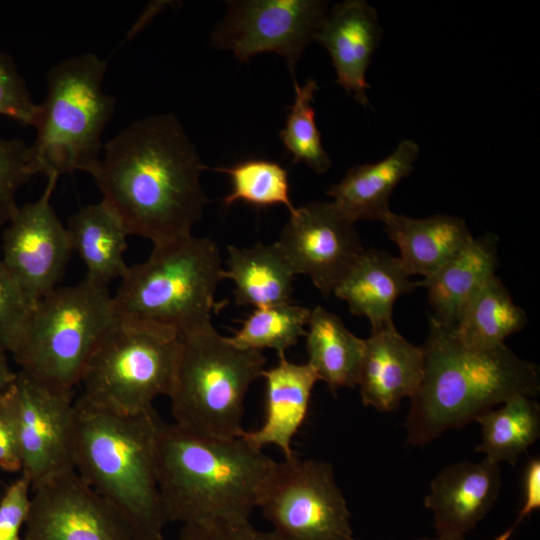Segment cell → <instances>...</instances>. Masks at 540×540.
I'll use <instances>...</instances> for the list:
<instances>
[{
	"mask_svg": "<svg viewBox=\"0 0 540 540\" xmlns=\"http://www.w3.org/2000/svg\"><path fill=\"white\" fill-rule=\"evenodd\" d=\"M311 309L292 302L255 308L230 340L244 349L274 350L278 357L306 335Z\"/></svg>",
	"mask_w": 540,
	"mask_h": 540,
	"instance_id": "29",
	"label": "cell"
},
{
	"mask_svg": "<svg viewBox=\"0 0 540 540\" xmlns=\"http://www.w3.org/2000/svg\"><path fill=\"white\" fill-rule=\"evenodd\" d=\"M34 302L0 262V351L13 354L25 333Z\"/></svg>",
	"mask_w": 540,
	"mask_h": 540,
	"instance_id": "33",
	"label": "cell"
},
{
	"mask_svg": "<svg viewBox=\"0 0 540 540\" xmlns=\"http://www.w3.org/2000/svg\"><path fill=\"white\" fill-rule=\"evenodd\" d=\"M523 504L514 523L495 540H509L515 529L533 511L540 507V459L532 458L527 463L523 478Z\"/></svg>",
	"mask_w": 540,
	"mask_h": 540,
	"instance_id": "38",
	"label": "cell"
},
{
	"mask_svg": "<svg viewBox=\"0 0 540 540\" xmlns=\"http://www.w3.org/2000/svg\"><path fill=\"white\" fill-rule=\"evenodd\" d=\"M527 315L516 305L501 279L492 276L469 300L453 328L457 337L475 348H492L522 330Z\"/></svg>",
	"mask_w": 540,
	"mask_h": 540,
	"instance_id": "27",
	"label": "cell"
},
{
	"mask_svg": "<svg viewBox=\"0 0 540 540\" xmlns=\"http://www.w3.org/2000/svg\"><path fill=\"white\" fill-rule=\"evenodd\" d=\"M419 151L415 141L403 139L386 158L351 167L326 193L353 222L382 221L391 212L394 189L413 171Z\"/></svg>",
	"mask_w": 540,
	"mask_h": 540,
	"instance_id": "21",
	"label": "cell"
},
{
	"mask_svg": "<svg viewBox=\"0 0 540 540\" xmlns=\"http://www.w3.org/2000/svg\"><path fill=\"white\" fill-rule=\"evenodd\" d=\"M179 347L171 329L119 318L82 377L80 398L119 414L153 410L158 396L170 394Z\"/></svg>",
	"mask_w": 540,
	"mask_h": 540,
	"instance_id": "9",
	"label": "cell"
},
{
	"mask_svg": "<svg viewBox=\"0 0 540 540\" xmlns=\"http://www.w3.org/2000/svg\"><path fill=\"white\" fill-rule=\"evenodd\" d=\"M74 470L126 522L135 540H165L156 472L160 419L74 403Z\"/></svg>",
	"mask_w": 540,
	"mask_h": 540,
	"instance_id": "4",
	"label": "cell"
},
{
	"mask_svg": "<svg viewBox=\"0 0 540 540\" xmlns=\"http://www.w3.org/2000/svg\"><path fill=\"white\" fill-rule=\"evenodd\" d=\"M353 540H355V539H353ZM419 540H466V539H465V537L447 538V537L438 536L436 538H422V539H419Z\"/></svg>",
	"mask_w": 540,
	"mask_h": 540,
	"instance_id": "40",
	"label": "cell"
},
{
	"mask_svg": "<svg viewBox=\"0 0 540 540\" xmlns=\"http://www.w3.org/2000/svg\"><path fill=\"white\" fill-rule=\"evenodd\" d=\"M0 467L7 472L22 470L12 386L0 395Z\"/></svg>",
	"mask_w": 540,
	"mask_h": 540,
	"instance_id": "37",
	"label": "cell"
},
{
	"mask_svg": "<svg viewBox=\"0 0 540 540\" xmlns=\"http://www.w3.org/2000/svg\"><path fill=\"white\" fill-rule=\"evenodd\" d=\"M409 274L432 276L474 238L464 219L448 214L425 218L390 212L382 220Z\"/></svg>",
	"mask_w": 540,
	"mask_h": 540,
	"instance_id": "22",
	"label": "cell"
},
{
	"mask_svg": "<svg viewBox=\"0 0 540 540\" xmlns=\"http://www.w3.org/2000/svg\"><path fill=\"white\" fill-rule=\"evenodd\" d=\"M265 365L261 351L235 345L213 325L180 335L168 395L174 423L202 436L240 437L246 394Z\"/></svg>",
	"mask_w": 540,
	"mask_h": 540,
	"instance_id": "7",
	"label": "cell"
},
{
	"mask_svg": "<svg viewBox=\"0 0 540 540\" xmlns=\"http://www.w3.org/2000/svg\"><path fill=\"white\" fill-rule=\"evenodd\" d=\"M214 169L231 180V192L223 199L225 206L242 201L258 208L283 205L290 213L295 209L289 193L288 171L278 162L249 158Z\"/></svg>",
	"mask_w": 540,
	"mask_h": 540,
	"instance_id": "30",
	"label": "cell"
},
{
	"mask_svg": "<svg viewBox=\"0 0 540 540\" xmlns=\"http://www.w3.org/2000/svg\"><path fill=\"white\" fill-rule=\"evenodd\" d=\"M417 286L399 257L370 248L364 249L333 294L348 304L353 315L366 317L371 329H377L394 323L396 300Z\"/></svg>",
	"mask_w": 540,
	"mask_h": 540,
	"instance_id": "20",
	"label": "cell"
},
{
	"mask_svg": "<svg viewBox=\"0 0 540 540\" xmlns=\"http://www.w3.org/2000/svg\"><path fill=\"white\" fill-rule=\"evenodd\" d=\"M39 112L13 58L0 51V115L34 126Z\"/></svg>",
	"mask_w": 540,
	"mask_h": 540,
	"instance_id": "34",
	"label": "cell"
},
{
	"mask_svg": "<svg viewBox=\"0 0 540 540\" xmlns=\"http://www.w3.org/2000/svg\"><path fill=\"white\" fill-rule=\"evenodd\" d=\"M281 540H353L331 464L296 454L277 462L258 507Z\"/></svg>",
	"mask_w": 540,
	"mask_h": 540,
	"instance_id": "10",
	"label": "cell"
},
{
	"mask_svg": "<svg viewBox=\"0 0 540 540\" xmlns=\"http://www.w3.org/2000/svg\"><path fill=\"white\" fill-rule=\"evenodd\" d=\"M306 331L307 363L332 392L355 387L365 339L355 336L339 316L322 306L311 310Z\"/></svg>",
	"mask_w": 540,
	"mask_h": 540,
	"instance_id": "26",
	"label": "cell"
},
{
	"mask_svg": "<svg viewBox=\"0 0 540 540\" xmlns=\"http://www.w3.org/2000/svg\"><path fill=\"white\" fill-rule=\"evenodd\" d=\"M17 372H14L8 362L7 354L0 351V395L6 392L14 383Z\"/></svg>",
	"mask_w": 540,
	"mask_h": 540,
	"instance_id": "39",
	"label": "cell"
},
{
	"mask_svg": "<svg viewBox=\"0 0 540 540\" xmlns=\"http://www.w3.org/2000/svg\"><path fill=\"white\" fill-rule=\"evenodd\" d=\"M225 279L218 245L189 236L153 246L149 257L129 266L113 295L119 318L155 324L183 335L212 325L218 284Z\"/></svg>",
	"mask_w": 540,
	"mask_h": 540,
	"instance_id": "5",
	"label": "cell"
},
{
	"mask_svg": "<svg viewBox=\"0 0 540 540\" xmlns=\"http://www.w3.org/2000/svg\"><path fill=\"white\" fill-rule=\"evenodd\" d=\"M422 349L423 378L406 421L411 445H426L448 429L476 421L513 395L535 398L540 392L535 363L518 357L505 344L468 346L453 328L433 317Z\"/></svg>",
	"mask_w": 540,
	"mask_h": 540,
	"instance_id": "2",
	"label": "cell"
},
{
	"mask_svg": "<svg viewBox=\"0 0 540 540\" xmlns=\"http://www.w3.org/2000/svg\"><path fill=\"white\" fill-rule=\"evenodd\" d=\"M276 463L242 437L202 436L160 421L156 472L166 521L249 520Z\"/></svg>",
	"mask_w": 540,
	"mask_h": 540,
	"instance_id": "3",
	"label": "cell"
},
{
	"mask_svg": "<svg viewBox=\"0 0 540 540\" xmlns=\"http://www.w3.org/2000/svg\"><path fill=\"white\" fill-rule=\"evenodd\" d=\"M180 540H281L273 531L263 532L251 525L249 520H212L186 524Z\"/></svg>",
	"mask_w": 540,
	"mask_h": 540,
	"instance_id": "35",
	"label": "cell"
},
{
	"mask_svg": "<svg viewBox=\"0 0 540 540\" xmlns=\"http://www.w3.org/2000/svg\"><path fill=\"white\" fill-rule=\"evenodd\" d=\"M103 151L90 175L129 235L153 246L192 235L208 202L200 181L207 167L175 115L139 119Z\"/></svg>",
	"mask_w": 540,
	"mask_h": 540,
	"instance_id": "1",
	"label": "cell"
},
{
	"mask_svg": "<svg viewBox=\"0 0 540 540\" xmlns=\"http://www.w3.org/2000/svg\"><path fill=\"white\" fill-rule=\"evenodd\" d=\"M501 487L499 464L486 458L458 462L431 482L424 505L434 514L438 536L465 537L487 515Z\"/></svg>",
	"mask_w": 540,
	"mask_h": 540,
	"instance_id": "17",
	"label": "cell"
},
{
	"mask_svg": "<svg viewBox=\"0 0 540 540\" xmlns=\"http://www.w3.org/2000/svg\"><path fill=\"white\" fill-rule=\"evenodd\" d=\"M277 243L295 274L307 275L324 297L364 251L355 222L332 201L295 207Z\"/></svg>",
	"mask_w": 540,
	"mask_h": 540,
	"instance_id": "13",
	"label": "cell"
},
{
	"mask_svg": "<svg viewBox=\"0 0 540 540\" xmlns=\"http://www.w3.org/2000/svg\"><path fill=\"white\" fill-rule=\"evenodd\" d=\"M225 279L233 281L237 305L263 308L292 302L296 276L277 242L251 247L227 246Z\"/></svg>",
	"mask_w": 540,
	"mask_h": 540,
	"instance_id": "25",
	"label": "cell"
},
{
	"mask_svg": "<svg viewBox=\"0 0 540 540\" xmlns=\"http://www.w3.org/2000/svg\"><path fill=\"white\" fill-rule=\"evenodd\" d=\"M35 174L30 146L21 139L0 138V229L18 207V189Z\"/></svg>",
	"mask_w": 540,
	"mask_h": 540,
	"instance_id": "32",
	"label": "cell"
},
{
	"mask_svg": "<svg viewBox=\"0 0 540 540\" xmlns=\"http://www.w3.org/2000/svg\"><path fill=\"white\" fill-rule=\"evenodd\" d=\"M57 179L47 178L36 201L18 206L3 232L0 262L34 303L60 286L73 252L51 204Z\"/></svg>",
	"mask_w": 540,
	"mask_h": 540,
	"instance_id": "12",
	"label": "cell"
},
{
	"mask_svg": "<svg viewBox=\"0 0 540 540\" xmlns=\"http://www.w3.org/2000/svg\"><path fill=\"white\" fill-rule=\"evenodd\" d=\"M265 379V417L258 429L244 430L240 437L263 449L273 445L284 458L295 454L292 441L309 410L312 390L320 378L308 363H294L286 357L263 371Z\"/></svg>",
	"mask_w": 540,
	"mask_h": 540,
	"instance_id": "19",
	"label": "cell"
},
{
	"mask_svg": "<svg viewBox=\"0 0 540 540\" xmlns=\"http://www.w3.org/2000/svg\"><path fill=\"white\" fill-rule=\"evenodd\" d=\"M295 96L284 128L279 137L294 163L302 162L317 174H323L331 166V159L325 151L321 133L315 122L313 107L314 94L318 90L314 79H307L303 85L294 83Z\"/></svg>",
	"mask_w": 540,
	"mask_h": 540,
	"instance_id": "31",
	"label": "cell"
},
{
	"mask_svg": "<svg viewBox=\"0 0 540 540\" xmlns=\"http://www.w3.org/2000/svg\"><path fill=\"white\" fill-rule=\"evenodd\" d=\"M327 6L321 0L230 1L226 16L212 32V42L241 62L260 53L279 54L293 74Z\"/></svg>",
	"mask_w": 540,
	"mask_h": 540,
	"instance_id": "11",
	"label": "cell"
},
{
	"mask_svg": "<svg viewBox=\"0 0 540 540\" xmlns=\"http://www.w3.org/2000/svg\"><path fill=\"white\" fill-rule=\"evenodd\" d=\"M492 408L476 421L482 441L476 450L494 462L515 465L540 435V406L533 397L516 394Z\"/></svg>",
	"mask_w": 540,
	"mask_h": 540,
	"instance_id": "28",
	"label": "cell"
},
{
	"mask_svg": "<svg viewBox=\"0 0 540 540\" xmlns=\"http://www.w3.org/2000/svg\"><path fill=\"white\" fill-rule=\"evenodd\" d=\"M377 11L363 0L335 4L324 16L314 40L329 53L337 83L363 106L369 105L366 72L380 44Z\"/></svg>",
	"mask_w": 540,
	"mask_h": 540,
	"instance_id": "16",
	"label": "cell"
},
{
	"mask_svg": "<svg viewBox=\"0 0 540 540\" xmlns=\"http://www.w3.org/2000/svg\"><path fill=\"white\" fill-rule=\"evenodd\" d=\"M30 487V482L21 475L0 499V540H22L20 530L29 515Z\"/></svg>",
	"mask_w": 540,
	"mask_h": 540,
	"instance_id": "36",
	"label": "cell"
},
{
	"mask_svg": "<svg viewBox=\"0 0 540 540\" xmlns=\"http://www.w3.org/2000/svg\"><path fill=\"white\" fill-rule=\"evenodd\" d=\"M499 265L497 237H474L432 276L419 281L428 292L433 318L454 328L474 294L494 275Z\"/></svg>",
	"mask_w": 540,
	"mask_h": 540,
	"instance_id": "23",
	"label": "cell"
},
{
	"mask_svg": "<svg viewBox=\"0 0 540 540\" xmlns=\"http://www.w3.org/2000/svg\"><path fill=\"white\" fill-rule=\"evenodd\" d=\"M22 475L35 487L74 469L75 408L72 396L52 391L21 371L12 385Z\"/></svg>",
	"mask_w": 540,
	"mask_h": 540,
	"instance_id": "15",
	"label": "cell"
},
{
	"mask_svg": "<svg viewBox=\"0 0 540 540\" xmlns=\"http://www.w3.org/2000/svg\"><path fill=\"white\" fill-rule=\"evenodd\" d=\"M423 369L422 347L404 338L394 323L371 329L356 384L363 404L381 412L396 410L418 391Z\"/></svg>",
	"mask_w": 540,
	"mask_h": 540,
	"instance_id": "18",
	"label": "cell"
},
{
	"mask_svg": "<svg viewBox=\"0 0 540 540\" xmlns=\"http://www.w3.org/2000/svg\"><path fill=\"white\" fill-rule=\"evenodd\" d=\"M67 230L73 251L86 267V278L108 285L126 274L129 233L106 202L80 208L70 217Z\"/></svg>",
	"mask_w": 540,
	"mask_h": 540,
	"instance_id": "24",
	"label": "cell"
},
{
	"mask_svg": "<svg viewBox=\"0 0 540 540\" xmlns=\"http://www.w3.org/2000/svg\"><path fill=\"white\" fill-rule=\"evenodd\" d=\"M118 319L108 285L85 277L77 284L57 287L34 303L12 355L29 378L72 396Z\"/></svg>",
	"mask_w": 540,
	"mask_h": 540,
	"instance_id": "6",
	"label": "cell"
},
{
	"mask_svg": "<svg viewBox=\"0 0 540 540\" xmlns=\"http://www.w3.org/2000/svg\"><path fill=\"white\" fill-rule=\"evenodd\" d=\"M107 62L93 53L65 59L46 75L47 95L39 104L30 146L36 174L47 178L90 174L103 150L102 134L116 99L102 87Z\"/></svg>",
	"mask_w": 540,
	"mask_h": 540,
	"instance_id": "8",
	"label": "cell"
},
{
	"mask_svg": "<svg viewBox=\"0 0 540 540\" xmlns=\"http://www.w3.org/2000/svg\"><path fill=\"white\" fill-rule=\"evenodd\" d=\"M32 489L23 540H135L117 511L74 469Z\"/></svg>",
	"mask_w": 540,
	"mask_h": 540,
	"instance_id": "14",
	"label": "cell"
}]
</instances>
